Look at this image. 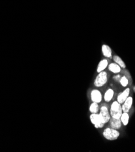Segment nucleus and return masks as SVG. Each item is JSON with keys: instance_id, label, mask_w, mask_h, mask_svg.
I'll use <instances>...</instances> for the list:
<instances>
[{"instance_id": "f257e3e1", "label": "nucleus", "mask_w": 135, "mask_h": 152, "mask_svg": "<svg viewBox=\"0 0 135 152\" xmlns=\"http://www.w3.org/2000/svg\"><path fill=\"white\" fill-rule=\"evenodd\" d=\"M122 109L120 103L118 101H114L110 107V115L111 117L114 118H120L122 114Z\"/></svg>"}, {"instance_id": "f03ea898", "label": "nucleus", "mask_w": 135, "mask_h": 152, "mask_svg": "<svg viewBox=\"0 0 135 152\" xmlns=\"http://www.w3.org/2000/svg\"><path fill=\"white\" fill-rule=\"evenodd\" d=\"M119 132L117 130L112 128H106L104 130L103 132L104 137L110 141L116 140L119 138Z\"/></svg>"}, {"instance_id": "7ed1b4c3", "label": "nucleus", "mask_w": 135, "mask_h": 152, "mask_svg": "<svg viewBox=\"0 0 135 152\" xmlns=\"http://www.w3.org/2000/svg\"><path fill=\"white\" fill-rule=\"evenodd\" d=\"M108 81V75L106 71H102L99 73V75L96 76L94 84L97 87H101L104 86Z\"/></svg>"}, {"instance_id": "20e7f679", "label": "nucleus", "mask_w": 135, "mask_h": 152, "mask_svg": "<svg viewBox=\"0 0 135 152\" xmlns=\"http://www.w3.org/2000/svg\"><path fill=\"white\" fill-rule=\"evenodd\" d=\"M99 116H100L101 119L102 121V122L104 124L109 122L111 118L110 113L109 110H108L107 107L105 106H103L101 108Z\"/></svg>"}, {"instance_id": "39448f33", "label": "nucleus", "mask_w": 135, "mask_h": 152, "mask_svg": "<svg viewBox=\"0 0 135 152\" xmlns=\"http://www.w3.org/2000/svg\"><path fill=\"white\" fill-rule=\"evenodd\" d=\"M90 120H91V123L94 125V127L96 129L102 128L104 126V124L102 122L99 114L98 113H91L90 115Z\"/></svg>"}, {"instance_id": "423d86ee", "label": "nucleus", "mask_w": 135, "mask_h": 152, "mask_svg": "<svg viewBox=\"0 0 135 152\" xmlns=\"http://www.w3.org/2000/svg\"><path fill=\"white\" fill-rule=\"evenodd\" d=\"M91 99L93 103H100L102 101V96L101 92L96 89L92 90L91 92Z\"/></svg>"}, {"instance_id": "0eeeda50", "label": "nucleus", "mask_w": 135, "mask_h": 152, "mask_svg": "<svg viewBox=\"0 0 135 152\" xmlns=\"http://www.w3.org/2000/svg\"><path fill=\"white\" fill-rule=\"evenodd\" d=\"M109 122H110V126L112 129L118 130L120 129L122 127V123L121 120V118H114L111 117Z\"/></svg>"}, {"instance_id": "6e6552de", "label": "nucleus", "mask_w": 135, "mask_h": 152, "mask_svg": "<svg viewBox=\"0 0 135 152\" xmlns=\"http://www.w3.org/2000/svg\"><path fill=\"white\" fill-rule=\"evenodd\" d=\"M133 104V98L129 96L127 100L125 101V102L123 103V105H122V109L123 112L128 113L129 112L131 107Z\"/></svg>"}, {"instance_id": "1a4fd4ad", "label": "nucleus", "mask_w": 135, "mask_h": 152, "mask_svg": "<svg viewBox=\"0 0 135 152\" xmlns=\"http://www.w3.org/2000/svg\"><path fill=\"white\" fill-rule=\"evenodd\" d=\"M130 94V88H127L125 90L121 93L118 96V98H117V101H118L119 103H120L121 104H123L125 101L127 100V98L129 97Z\"/></svg>"}, {"instance_id": "9d476101", "label": "nucleus", "mask_w": 135, "mask_h": 152, "mask_svg": "<svg viewBox=\"0 0 135 152\" xmlns=\"http://www.w3.org/2000/svg\"><path fill=\"white\" fill-rule=\"evenodd\" d=\"M102 51L103 55L108 58H111L112 57V50L111 48L109 46L106 45V44H104L102 46Z\"/></svg>"}, {"instance_id": "9b49d317", "label": "nucleus", "mask_w": 135, "mask_h": 152, "mask_svg": "<svg viewBox=\"0 0 135 152\" xmlns=\"http://www.w3.org/2000/svg\"><path fill=\"white\" fill-rule=\"evenodd\" d=\"M108 66H109V62H108L106 59L101 60L98 64L97 71L98 73L101 72V71H104L108 67Z\"/></svg>"}, {"instance_id": "f8f14e48", "label": "nucleus", "mask_w": 135, "mask_h": 152, "mask_svg": "<svg viewBox=\"0 0 135 152\" xmlns=\"http://www.w3.org/2000/svg\"><path fill=\"white\" fill-rule=\"evenodd\" d=\"M109 70L114 74H118L121 71V67L116 63H111L109 66Z\"/></svg>"}, {"instance_id": "ddd939ff", "label": "nucleus", "mask_w": 135, "mask_h": 152, "mask_svg": "<svg viewBox=\"0 0 135 152\" xmlns=\"http://www.w3.org/2000/svg\"><path fill=\"white\" fill-rule=\"evenodd\" d=\"M114 96V91L111 88H109L106 91L104 95V100L106 102L109 103L110 102Z\"/></svg>"}, {"instance_id": "4468645a", "label": "nucleus", "mask_w": 135, "mask_h": 152, "mask_svg": "<svg viewBox=\"0 0 135 152\" xmlns=\"http://www.w3.org/2000/svg\"><path fill=\"white\" fill-rule=\"evenodd\" d=\"M113 59L115 63L118 64L122 69H125L126 67L124 62L122 61V59L119 57L117 56V55H114L113 57Z\"/></svg>"}, {"instance_id": "2eb2a0df", "label": "nucleus", "mask_w": 135, "mask_h": 152, "mask_svg": "<svg viewBox=\"0 0 135 152\" xmlns=\"http://www.w3.org/2000/svg\"><path fill=\"white\" fill-rule=\"evenodd\" d=\"M120 118H121V120L124 126H127V124H129V115L128 113H125V112L122 113Z\"/></svg>"}, {"instance_id": "dca6fc26", "label": "nucleus", "mask_w": 135, "mask_h": 152, "mask_svg": "<svg viewBox=\"0 0 135 152\" xmlns=\"http://www.w3.org/2000/svg\"><path fill=\"white\" fill-rule=\"evenodd\" d=\"M99 107L98 103H93L89 107V111L91 113H97L99 112Z\"/></svg>"}, {"instance_id": "f3484780", "label": "nucleus", "mask_w": 135, "mask_h": 152, "mask_svg": "<svg viewBox=\"0 0 135 152\" xmlns=\"http://www.w3.org/2000/svg\"><path fill=\"white\" fill-rule=\"evenodd\" d=\"M120 83L124 87H126V86H127V85L129 84V80L127 78V77L125 76H122L120 79Z\"/></svg>"}]
</instances>
